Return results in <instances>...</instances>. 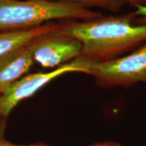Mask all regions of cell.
Here are the masks:
<instances>
[{
  "instance_id": "6",
  "label": "cell",
  "mask_w": 146,
  "mask_h": 146,
  "mask_svg": "<svg viewBox=\"0 0 146 146\" xmlns=\"http://www.w3.org/2000/svg\"><path fill=\"white\" fill-rule=\"evenodd\" d=\"M35 62L28 45L0 57V94L26 75Z\"/></svg>"
},
{
  "instance_id": "8",
  "label": "cell",
  "mask_w": 146,
  "mask_h": 146,
  "mask_svg": "<svg viewBox=\"0 0 146 146\" xmlns=\"http://www.w3.org/2000/svg\"><path fill=\"white\" fill-rule=\"evenodd\" d=\"M52 1H63L73 3L91 9L98 8L112 12H118L127 4L126 0H48Z\"/></svg>"
},
{
  "instance_id": "2",
  "label": "cell",
  "mask_w": 146,
  "mask_h": 146,
  "mask_svg": "<svg viewBox=\"0 0 146 146\" xmlns=\"http://www.w3.org/2000/svg\"><path fill=\"white\" fill-rule=\"evenodd\" d=\"M100 12L63 1L48 0H0V32L28 30L55 20L94 19Z\"/></svg>"
},
{
  "instance_id": "4",
  "label": "cell",
  "mask_w": 146,
  "mask_h": 146,
  "mask_svg": "<svg viewBox=\"0 0 146 146\" xmlns=\"http://www.w3.org/2000/svg\"><path fill=\"white\" fill-rule=\"evenodd\" d=\"M91 75L98 86L104 88L146 83V42L120 57L98 62Z\"/></svg>"
},
{
  "instance_id": "9",
  "label": "cell",
  "mask_w": 146,
  "mask_h": 146,
  "mask_svg": "<svg viewBox=\"0 0 146 146\" xmlns=\"http://www.w3.org/2000/svg\"><path fill=\"white\" fill-rule=\"evenodd\" d=\"M134 13L137 16V23L146 24V6L136 8Z\"/></svg>"
},
{
  "instance_id": "10",
  "label": "cell",
  "mask_w": 146,
  "mask_h": 146,
  "mask_svg": "<svg viewBox=\"0 0 146 146\" xmlns=\"http://www.w3.org/2000/svg\"><path fill=\"white\" fill-rule=\"evenodd\" d=\"M0 146H51L48 145H45L43 143H36L31 144V145H16V144L12 143V142L8 141V140L5 139L0 137Z\"/></svg>"
},
{
  "instance_id": "13",
  "label": "cell",
  "mask_w": 146,
  "mask_h": 146,
  "mask_svg": "<svg viewBox=\"0 0 146 146\" xmlns=\"http://www.w3.org/2000/svg\"><path fill=\"white\" fill-rule=\"evenodd\" d=\"M3 95L0 94V123L2 120H5V118L3 116Z\"/></svg>"
},
{
  "instance_id": "3",
  "label": "cell",
  "mask_w": 146,
  "mask_h": 146,
  "mask_svg": "<svg viewBox=\"0 0 146 146\" xmlns=\"http://www.w3.org/2000/svg\"><path fill=\"white\" fill-rule=\"evenodd\" d=\"M98 62L91 58L79 56L47 72L26 74L11 85L3 94V118H6L20 102L33 96L54 78L69 72H82L92 74Z\"/></svg>"
},
{
  "instance_id": "11",
  "label": "cell",
  "mask_w": 146,
  "mask_h": 146,
  "mask_svg": "<svg viewBox=\"0 0 146 146\" xmlns=\"http://www.w3.org/2000/svg\"><path fill=\"white\" fill-rule=\"evenodd\" d=\"M127 4L137 8L139 7L146 6V0H126Z\"/></svg>"
},
{
  "instance_id": "5",
  "label": "cell",
  "mask_w": 146,
  "mask_h": 146,
  "mask_svg": "<svg viewBox=\"0 0 146 146\" xmlns=\"http://www.w3.org/2000/svg\"><path fill=\"white\" fill-rule=\"evenodd\" d=\"M57 30L36 37L28 44L35 62L45 68H58L81 56V42Z\"/></svg>"
},
{
  "instance_id": "1",
  "label": "cell",
  "mask_w": 146,
  "mask_h": 146,
  "mask_svg": "<svg viewBox=\"0 0 146 146\" xmlns=\"http://www.w3.org/2000/svg\"><path fill=\"white\" fill-rule=\"evenodd\" d=\"M133 12L102 16L86 21H62L57 32L77 39L82 56L97 62L115 59L131 52L146 42V24H137Z\"/></svg>"
},
{
  "instance_id": "7",
  "label": "cell",
  "mask_w": 146,
  "mask_h": 146,
  "mask_svg": "<svg viewBox=\"0 0 146 146\" xmlns=\"http://www.w3.org/2000/svg\"><path fill=\"white\" fill-rule=\"evenodd\" d=\"M58 29V23H49L28 30L0 32V57L18 47L28 45L36 37Z\"/></svg>"
},
{
  "instance_id": "12",
  "label": "cell",
  "mask_w": 146,
  "mask_h": 146,
  "mask_svg": "<svg viewBox=\"0 0 146 146\" xmlns=\"http://www.w3.org/2000/svg\"><path fill=\"white\" fill-rule=\"evenodd\" d=\"M89 146H123V145H121L120 144L118 143H116V142L106 141V142H103V143H96Z\"/></svg>"
}]
</instances>
